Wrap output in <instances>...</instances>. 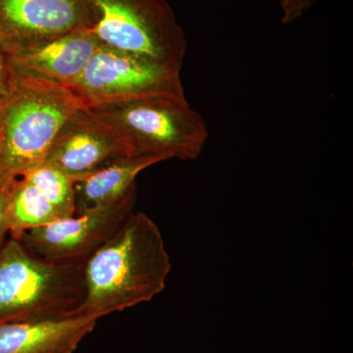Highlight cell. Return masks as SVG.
Masks as SVG:
<instances>
[{
  "label": "cell",
  "mask_w": 353,
  "mask_h": 353,
  "mask_svg": "<svg viewBox=\"0 0 353 353\" xmlns=\"http://www.w3.org/2000/svg\"><path fill=\"white\" fill-rule=\"evenodd\" d=\"M172 263L159 227L134 212L83 267L85 296L74 316H103L152 301L166 287Z\"/></svg>",
  "instance_id": "obj_1"
},
{
  "label": "cell",
  "mask_w": 353,
  "mask_h": 353,
  "mask_svg": "<svg viewBox=\"0 0 353 353\" xmlns=\"http://www.w3.org/2000/svg\"><path fill=\"white\" fill-rule=\"evenodd\" d=\"M83 108L69 88L16 77L0 101V180H18L43 164L65 123Z\"/></svg>",
  "instance_id": "obj_2"
},
{
  "label": "cell",
  "mask_w": 353,
  "mask_h": 353,
  "mask_svg": "<svg viewBox=\"0 0 353 353\" xmlns=\"http://www.w3.org/2000/svg\"><path fill=\"white\" fill-rule=\"evenodd\" d=\"M85 263L48 261L8 239L0 250V325L74 316L85 296Z\"/></svg>",
  "instance_id": "obj_3"
},
{
  "label": "cell",
  "mask_w": 353,
  "mask_h": 353,
  "mask_svg": "<svg viewBox=\"0 0 353 353\" xmlns=\"http://www.w3.org/2000/svg\"><path fill=\"white\" fill-rule=\"evenodd\" d=\"M113 130L128 157L194 160L209 132L201 114L187 99L153 97L87 108Z\"/></svg>",
  "instance_id": "obj_4"
},
{
  "label": "cell",
  "mask_w": 353,
  "mask_h": 353,
  "mask_svg": "<svg viewBox=\"0 0 353 353\" xmlns=\"http://www.w3.org/2000/svg\"><path fill=\"white\" fill-rule=\"evenodd\" d=\"M181 69L102 43L67 88L85 108L153 97L185 99Z\"/></svg>",
  "instance_id": "obj_5"
},
{
  "label": "cell",
  "mask_w": 353,
  "mask_h": 353,
  "mask_svg": "<svg viewBox=\"0 0 353 353\" xmlns=\"http://www.w3.org/2000/svg\"><path fill=\"white\" fill-rule=\"evenodd\" d=\"M99 20L92 32L105 46L181 67L187 39L167 0H90Z\"/></svg>",
  "instance_id": "obj_6"
},
{
  "label": "cell",
  "mask_w": 353,
  "mask_h": 353,
  "mask_svg": "<svg viewBox=\"0 0 353 353\" xmlns=\"http://www.w3.org/2000/svg\"><path fill=\"white\" fill-rule=\"evenodd\" d=\"M137 185L119 201L34 228L20 238L32 253L53 262L87 261L134 213Z\"/></svg>",
  "instance_id": "obj_7"
},
{
  "label": "cell",
  "mask_w": 353,
  "mask_h": 353,
  "mask_svg": "<svg viewBox=\"0 0 353 353\" xmlns=\"http://www.w3.org/2000/svg\"><path fill=\"white\" fill-rule=\"evenodd\" d=\"M97 20L90 0H0V50L7 57L70 32L92 30Z\"/></svg>",
  "instance_id": "obj_8"
},
{
  "label": "cell",
  "mask_w": 353,
  "mask_h": 353,
  "mask_svg": "<svg viewBox=\"0 0 353 353\" xmlns=\"http://www.w3.org/2000/svg\"><path fill=\"white\" fill-rule=\"evenodd\" d=\"M75 214V182L43 162L14 185L7 211L9 234L19 241L29 230Z\"/></svg>",
  "instance_id": "obj_9"
},
{
  "label": "cell",
  "mask_w": 353,
  "mask_h": 353,
  "mask_svg": "<svg viewBox=\"0 0 353 353\" xmlns=\"http://www.w3.org/2000/svg\"><path fill=\"white\" fill-rule=\"evenodd\" d=\"M120 157L128 154L117 134L90 109L83 108L65 123L44 162L77 182Z\"/></svg>",
  "instance_id": "obj_10"
},
{
  "label": "cell",
  "mask_w": 353,
  "mask_h": 353,
  "mask_svg": "<svg viewBox=\"0 0 353 353\" xmlns=\"http://www.w3.org/2000/svg\"><path fill=\"white\" fill-rule=\"evenodd\" d=\"M101 44L92 30H83L6 57L16 77L68 87L83 73Z\"/></svg>",
  "instance_id": "obj_11"
},
{
  "label": "cell",
  "mask_w": 353,
  "mask_h": 353,
  "mask_svg": "<svg viewBox=\"0 0 353 353\" xmlns=\"http://www.w3.org/2000/svg\"><path fill=\"white\" fill-rule=\"evenodd\" d=\"M99 318L70 316L62 319L0 325V353H73L94 331Z\"/></svg>",
  "instance_id": "obj_12"
},
{
  "label": "cell",
  "mask_w": 353,
  "mask_h": 353,
  "mask_svg": "<svg viewBox=\"0 0 353 353\" xmlns=\"http://www.w3.org/2000/svg\"><path fill=\"white\" fill-rule=\"evenodd\" d=\"M158 163L148 158L120 157L77 181L76 214L119 201L136 187L141 172Z\"/></svg>",
  "instance_id": "obj_13"
},
{
  "label": "cell",
  "mask_w": 353,
  "mask_h": 353,
  "mask_svg": "<svg viewBox=\"0 0 353 353\" xmlns=\"http://www.w3.org/2000/svg\"><path fill=\"white\" fill-rule=\"evenodd\" d=\"M16 181L0 180V250L3 248L7 234H9L7 211Z\"/></svg>",
  "instance_id": "obj_14"
},
{
  "label": "cell",
  "mask_w": 353,
  "mask_h": 353,
  "mask_svg": "<svg viewBox=\"0 0 353 353\" xmlns=\"http://www.w3.org/2000/svg\"><path fill=\"white\" fill-rule=\"evenodd\" d=\"M317 0H278L282 9V22L290 24L301 18Z\"/></svg>",
  "instance_id": "obj_15"
},
{
  "label": "cell",
  "mask_w": 353,
  "mask_h": 353,
  "mask_svg": "<svg viewBox=\"0 0 353 353\" xmlns=\"http://www.w3.org/2000/svg\"><path fill=\"white\" fill-rule=\"evenodd\" d=\"M16 77L14 75L6 55L0 50V101L10 94L15 85Z\"/></svg>",
  "instance_id": "obj_16"
}]
</instances>
